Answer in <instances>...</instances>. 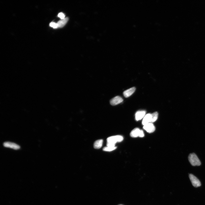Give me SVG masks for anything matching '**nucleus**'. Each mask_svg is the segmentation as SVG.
<instances>
[{
    "label": "nucleus",
    "mask_w": 205,
    "mask_h": 205,
    "mask_svg": "<svg viewBox=\"0 0 205 205\" xmlns=\"http://www.w3.org/2000/svg\"><path fill=\"white\" fill-rule=\"evenodd\" d=\"M188 160L191 164L193 166H200L201 164L200 160L195 153L190 154L188 156Z\"/></svg>",
    "instance_id": "nucleus-1"
},
{
    "label": "nucleus",
    "mask_w": 205,
    "mask_h": 205,
    "mask_svg": "<svg viewBox=\"0 0 205 205\" xmlns=\"http://www.w3.org/2000/svg\"><path fill=\"white\" fill-rule=\"evenodd\" d=\"M123 140V137L121 135H117L111 137L107 139V143L115 144L117 142H120Z\"/></svg>",
    "instance_id": "nucleus-2"
},
{
    "label": "nucleus",
    "mask_w": 205,
    "mask_h": 205,
    "mask_svg": "<svg viewBox=\"0 0 205 205\" xmlns=\"http://www.w3.org/2000/svg\"><path fill=\"white\" fill-rule=\"evenodd\" d=\"M130 135L131 137L134 138L143 137H144L145 134L143 130L138 128H136L132 130L130 133Z\"/></svg>",
    "instance_id": "nucleus-3"
},
{
    "label": "nucleus",
    "mask_w": 205,
    "mask_h": 205,
    "mask_svg": "<svg viewBox=\"0 0 205 205\" xmlns=\"http://www.w3.org/2000/svg\"><path fill=\"white\" fill-rule=\"evenodd\" d=\"M189 178L193 186L195 187L201 186V183L199 180L192 174H190Z\"/></svg>",
    "instance_id": "nucleus-4"
},
{
    "label": "nucleus",
    "mask_w": 205,
    "mask_h": 205,
    "mask_svg": "<svg viewBox=\"0 0 205 205\" xmlns=\"http://www.w3.org/2000/svg\"><path fill=\"white\" fill-rule=\"evenodd\" d=\"M3 145L5 147L11 148L15 150H18L20 148V146L17 144L9 142H4Z\"/></svg>",
    "instance_id": "nucleus-5"
},
{
    "label": "nucleus",
    "mask_w": 205,
    "mask_h": 205,
    "mask_svg": "<svg viewBox=\"0 0 205 205\" xmlns=\"http://www.w3.org/2000/svg\"><path fill=\"white\" fill-rule=\"evenodd\" d=\"M143 129L149 133L153 132L155 130V127L152 123H149L144 125Z\"/></svg>",
    "instance_id": "nucleus-6"
},
{
    "label": "nucleus",
    "mask_w": 205,
    "mask_h": 205,
    "mask_svg": "<svg viewBox=\"0 0 205 205\" xmlns=\"http://www.w3.org/2000/svg\"><path fill=\"white\" fill-rule=\"evenodd\" d=\"M123 101V99L120 96H117L112 99L110 101V103L112 106H115Z\"/></svg>",
    "instance_id": "nucleus-7"
},
{
    "label": "nucleus",
    "mask_w": 205,
    "mask_h": 205,
    "mask_svg": "<svg viewBox=\"0 0 205 205\" xmlns=\"http://www.w3.org/2000/svg\"><path fill=\"white\" fill-rule=\"evenodd\" d=\"M146 113L145 111H138L135 114L136 120L137 121L141 120L145 117Z\"/></svg>",
    "instance_id": "nucleus-8"
},
{
    "label": "nucleus",
    "mask_w": 205,
    "mask_h": 205,
    "mask_svg": "<svg viewBox=\"0 0 205 205\" xmlns=\"http://www.w3.org/2000/svg\"><path fill=\"white\" fill-rule=\"evenodd\" d=\"M135 90L136 88L135 87L132 88L124 91L123 92V95L125 98H128L134 93Z\"/></svg>",
    "instance_id": "nucleus-9"
},
{
    "label": "nucleus",
    "mask_w": 205,
    "mask_h": 205,
    "mask_svg": "<svg viewBox=\"0 0 205 205\" xmlns=\"http://www.w3.org/2000/svg\"><path fill=\"white\" fill-rule=\"evenodd\" d=\"M151 114H148L145 115L142 121V124L143 125L149 123H151Z\"/></svg>",
    "instance_id": "nucleus-10"
},
{
    "label": "nucleus",
    "mask_w": 205,
    "mask_h": 205,
    "mask_svg": "<svg viewBox=\"0 0 205 205\" xmlns=\"http://www.w3.org/2000/svg\"><path fill=\"white\" fill-rule=\"evenodd\" d=\"M68 19V18H66L58 21L57 23L58 27H62L64 26L67 22Z\"/></svg>",
    "instance_id": "nucleus-11"
},
{
    "label": "nucleus",
    "mask_w": 205,
    "mask_h": 205,
    "mask_svg": "<svg viewBox=\"0 0 205 205\" xmlns=\"http://www.w3.org/2000/svg\"><path fill=\"white\" fill-rule=\"evenodd\" d=\"M103 140L99 139L95 141L94 144V147L96 149H99L101 147L103 143Z\"/></svg>",
    "instance_id": "nucleus-12"
},
{
    "label": "nucleus",
    "mask_w": 205,
    "mask_h": 205,
    "mask_svg": "<svg viewBox=\"0 0 205 205\" xmlns=\"http://www.w3.org/2000/svg\"><path fill=\"white\" fill-rule=\"evenodd\" d=\"M158 117V113L157 112H155L151 114V123H153L156 121L157 120Z\"/></svg>",
    "instance_id": "nucleus-13"
},
{
    "label": "nucleus",
    "mask_w": 205,
    "mask_h": 205,
    "mask_svg": "<svg viewBox=\"0 0 205 205\" xmlns=\"http://www.w3.org/2000/svg\"><path fill=\"white\" fill-rule=\"evenodd\" d=\"M117 148L116 147H106L104 148L103 150L104 151L107 152H110L115 150Z\"/></svg>",
    "instance_id": "nucleus-14"
},
{
    "label": "nucleus",
    "mask_w": 205,
    "mask_h": 205,
    "mask_svg": "<svg viewBox=\"0 0 205 205\" xmlns=\"http://www.w3.org/2000/svg\"><path fill=\"white\" fill-rule=\"evenodd\" d=\"M50 26L54 28H58V25L57 23L54 22H51L50 24Z\"/></svg>",
    "instance_id": "nucleus-15"
},
{
    "label": "nucleus",
    "mask_w": 205,
    "mask_h": 205,
    "mask_svg": "<svg viewBox=\"0 0 205 205\" xmlns=\"http://www.w3.org/2000/svg\"><path fill=\"white\" fill-rule=\"evenodd\" d=\"M58 17L62 19H63L65 18V16L64 14L63 13H60L59 14H58Z\"/></svg>",
    "instance_id": "nucleus-16"
}]
</instances>
